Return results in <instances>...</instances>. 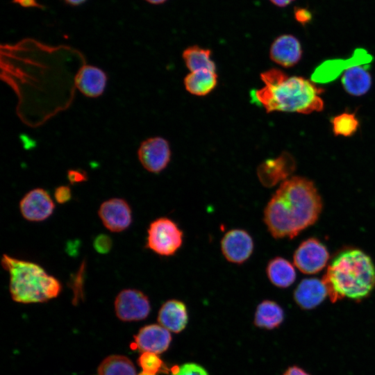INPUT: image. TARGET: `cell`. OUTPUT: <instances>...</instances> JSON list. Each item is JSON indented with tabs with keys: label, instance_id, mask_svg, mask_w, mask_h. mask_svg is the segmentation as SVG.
<instances>
[{
	"label": "cell",
	"instance_id": "6da1fadb",
	"mask_svg": "<svg viewBox=\"0 0 375 375\" xmlns=\"http://www.w3.org/2000/svg\"><path fill=\"white\" fill-rule=\"evenodd\" d=\"M322 209L321 197L312 181L292 176L282 182L268 201L263 221L276 239H292L315 224Z\"/></svg>",
	"mask_w": 375,
	"mask_h": 375
},
{
	"label": "cell",
	"instance_id": "7a4b0ae2",
	"mask_svg": "<svg viewBox=\"0 0 375 375\" xmlns=\"http://www.w3.org/2000/svg\"><path fill=\"white\" fill-rule=\"evenodd\" d=\"M264 86L251 92L252 101L267 112L274 111L310 114L324 108L322 88L300 76H290L272 68L260 74Z\"/></svg>",
	"mask_w": 375,
	"mask_h": 375
},
{
	"label": "cell",
	"instance_id": "3957f363",
	"mask_svg": "<svg viewBox=\"0 0 375 375\" xmlns=\"http://www.w3.org/2000/svg\"><path fill=\"white\" fill-rule=\"evenodd\" d=\"M322 281L332 302L344 298L360 301L375 288V267L362 251L344 250L331 261Z\"/></svg>",
	"mask_w": 375,
	"mask_h": 375
},
{
	"label": "cell",
	"instance_id": "277c9868",
	"mask_svg": "<svg viewBox=\"0 0 375 375\" xmlns=\"http://www.w3.org/2000/svg\"><path fill=\"white\" fill-rule=\"evenodd\" d=\"M1 264L8 272L9 291L16 302H45L56 297L61 291L60 281L37 263L3 254Z\"/></svg>",
	"mask_w": 375,
	"mask_h": 375
},
{
	"label": "cell",
	"instance_id": "5b68a950",
	"mask_svg": "<svg viewBox=\"0 0 375 375\" xmlns=\"http://www.w3.org/2000/svg\"><path fill=\"white\" fill-rule=\"evenodd\" d=\"M183 233L172 219L162 217L151 222L147 229L146 247L161 256H172L181 247Z\"/></svg>",
	"mask_w": 375,
	"mask_h": 375
},
{
	"label": "cell",
	"instance_id": "8992f818",
	"mask_svg": "<svg viewBox=\"0 0 375 375\" xmlns=\"http://www.w3.org/2000/svg\"><path fill=\"white\" fill-rule=\"evenodd\" d=\"M115 310L117 317L125 322L145 319L151 310L148 297L136 289H124L116 297Z\"/></svg>",
	"mask_w": 375,
	"mask_h": 375
},
{
	"label": "cell",
	"instance_id": "52a82bcc",
	"mask_svg": "<svg viewBox=\"0 0 375 375\" xmlns=\"http://www.w3.org/2000/svg\"><path fill=\"white\" fill-rule=\"evenodd\" d=\"M137 154L142 167L153 174L163 171L171 159V149L168 141L159 136L149 138L142 141Z\"/></svg>",
	"mask_w": 375,
	"mask_h": 375
},
{
	"label": "cell",
	"instance_id": "ba28073f",
	"mask_svg": "<svg viewBox=\"0 0 375 375\" xmlns=\"http://www.w3.org/2000/svg\"><path fill=\"white\" fill-rule=\"evenodd\" d=\"M329 253L326 246L316 238L304 240L294 251V265L303 273L313 274L326 266Z\"/></svg>",
	"mask_w": 375,
	"mask_h": 375
},
{
	"label": "cell",
	"instance_id": "9c48e42d",
	"mask_svg": "<svg viewBox=\"0 0 375 375\" xmlns=\"http://www.w3.org/2000/svg\"><path fill=\"white\" fill-rule=\"evenodd\" d=\"M220 244L222 253L226 260L237 265L245 262L252 255L254 249L251 235L241 228L227 231Z\"/></svg>",
	"mask_w": 375,
	"mask_h": 375
},
{
	"label": "cell",
	"instance_id": "30bf717a",
	"mask_svg": "<svg viewBox=\"0 0 375 375\" xmlns=\"http://www.w3.org/2000/svg\"><path fill=\"white\" fill-rule=\"evenodd\" d=\"M103 226L111 232L119 233L127 229L132 222V211L128 203L121 198L103 201L98 210Z\"/></svg>",
	"mask_w": 375,
	"mask_h": 375
},
{
	"label": "cell",
	"instance_id": "8fae6325",
	"mask_svg": "<svg viewBox=\"0 0 375 375\" xmlns=\"http://www.w3.org/2000/svg\"><path fill=\"white\" fill-rule=\"evenodd\" d=\"M55 205L49 193L42 188L28 192L19 201V210L24 219L31 222H42L53 213Z\"/></svg>",
	"mask_w": 375,
	"mask_h": 375
},
{
	"label": "cell",
	"instance_id": "7c38bea8",
	"mask_svg": "<svg viewBox=\"0 0 375 375\" xmlns=\"http://www.w3.org/2000/svg\"><path fill=\"white\" fill-rule=\"evenodd\" d=\"M294 158L288 152L282 153L275 158L260 163L257 167V176L261 184L267 188L285 181L295 169Z\"/></svg>",
	"mask_w": 375,
	"mask_h": 375
},
{
	"label": "cell",
	"instance_id": "4fadbf2b",
	"mask_svg": "<svg viewBox=\"0 0 375 375\" xmlns=\"http://www.w3.org/2000/svg\"><path fill=\"white\" fill-rule=\"evenodd\" d=\"M299 40L293 35L283 34L276 37L269 48V58L275 63L291 67L297 64L302 56Z\"/></svg>",
	"mask_w": 375,
	"mask_h": 375
},
{
	"label": "cell",
	"instance_id": "5bb4252c",
	"mask_svg": "<svg viewBox=\"0 0 375 375\" xmlns=\"http://www.w3.org/2000/svg\"><path fill=\"white\" fill-rule=\"evenodd\" d=\"M372 60V56L365 49L358 48L349 59L329 60L323 62L315 69L312 79L317 83H327L335 79L342 70L354 65L369 63Z\"/></svg>",
	"mask_w": 375,
	"mask_h": 375
},
{
	"label": "cell",
	"instance_id": "9a60e30c",
	"mask_svg": "<svg viewBox=\"0 0 375 375\" xmlns=\"http://www.w3.org/2000/svg\"><path fill=\"white\" fill-rule=\"evenodd\" d=\"M134 339L135 347L139 351L160 354L168 349L172 336L161 325L150 324L142 327Z\"/></svg>",
	"mask_w": 375,
	"mask_h": 375
},
{
	"label": "cell",
	"instance_id": "2e32d148",
	"mask_svg": "<svg viewBox=\"0 0 375 375\" xmlns=\"http://www.w3.org/2000/svg\"><path fill=\"white\" fill-rule=\"evenodd\" d=\"M108 76L101 68L85 65L79 68L74 77V84L79 92L90 98L101 96L106 88Z\"/></svg>",
	"mask_w": 375,
	"mask_h": 375
},
{
	"label": "cell",
	"instance_id": "e0dca14e",
	"mask_svg": "<svg viewBox=\"0 0 375 375\" xmlns=\"http://www.w3.org/2000/svg\"><path fill=\"white\" fill-rule=\"evenodd\" d=\"M328 296L324 282L311 278L302 280L294 292V299L302 309L311 310L322 303Z\"/></svg>",
	"mask_w": 375,
	"mask_h": 375
},
{
	"label": "cell",
	"instance_id": "ac0fdd59",
	"mask_svg": "<svg viewBox=\"0 0 375 375\" xmlns=\"http://www.w3.org/2000/svg\"><path fill=\"white\" fill-rule=\"evenodd\" d=\"M158 321L162 326L173 333L182 331L187 326L188 313L185 304L177 299H170L160 307Z\"/></svg>",
	"mask_w": 375,
	"mask_h": 375
},
{
	"label": "cell",
	"instance_id": "d6986e66",
	"mask_svg": "<svg viewBox=\"0 0 375 375\" xmlns=\"http://www.w3.org/2000/svg\"><path fill=\"white\" fill-rule=\"evenodd\" d=\"M344 90L352 96L366 94L372 86V76L366 66L354 65L347 68L341 78Z\"/></svg>",
	"mask_w": 375,
	"mask_h": 375
},
{
	"label": "cell",
	"instance_id": "ffe728a7",
	"mask_svg": "<svg viewBox=\"0 0 375 375\" xmlns=\"http://www.w3.org/2000/svg\"><path fill=\"white\" fill-rule=\"evenodd\" d=\"M266 273L269 281L274 286L281 288L290 286L296 279L294 266L281 257L274 258L268 262Z\"/></svg>",
	"mask_w": 375,
	"mask_h": 375
},
{
	"label": "cell",
	"instance_id": "44dd1931",
	"mask_svg": "<svg viewBox=\"0 0 375 375\" xmlns=\"http://www.w3.org/2000/svg\"><path fill=\"white\" fill-rule=\"evenodd\" d=\"M217 85L216 71L203 69L190 72L184 78L186 90L196 96H206Z\"/></svg>",
	"mask_w": 375,
	"mask_h": 375
},
{
	"label": "cell",
	"instance_id": "7402d4cb",
	"mask_svg": "<svg viewBox=\"0 0 375 375\" xmlns=\"http://www.w3.org/2000/svg\"><path fill=\"white\" fill-rule=\"evenodd\" d=\"M284 319V311L276 302L264 300L256 310L254 324L261 328L272 330L279 326Z\"/></svg>",
	"mask_w": 375,
	"mask_h": 375
},
{
	"label": "cell",
	"instance_id": "603a6c76",
	"mask_svg": "<svg viewBox=\"0 0 375 375\" xmlns=\"http://www.w3.org/2000/svg\"><path fill=\"white\" fill-rule=\"evenodd\" d=\"M212 51L198 45L188 47L183 51V59L190 72L203 69L216 71L215 62L211 59Z\"/></svg>",
	"mask_w": 375,
	"mask_h": 375
},
{
	"label": "cell",
	"instance_id": "cb8c5ba5",
	"mask_svg": "<svg viewBox=\"0 0 375 375\" xmlns=\"http://www.w3.org/2000/svg\"><path fill=\"white\" fill-rule=\"evenodd\" d=\"M98 375H137L131 360L121 355H112L106 358L99 365Z\"/></svg>",
	"mask_w": 375,
	"mask_h": 375
},
{
	"label": "cell",
	"instance_id": "d4e9b609",
	"mask_svg": "<svg viewBox=\"0 0 375 375\" xmlns=\"http://www.w3.org/2000/svg\"><path fill=\"white\" fill-rule=\"evenodd\" d=\"M333 132L335 136L349 137L353 135L359 127V122L354 113L343 112L331 119Z\"/></svg>",
	"mask_w": 375,
	"mask_h": 375
},
{
	"label": "cell",
	"instance_id": "484cf974",
	"mask_svg": "<svg viewBox=\"0 0 375 375\" xmlns=\"http://www.w3.org/2000/svg\"><path fill=\"white\" fill-rule=\"evenodd\" d=\"M138 364L143 372L150 375H156L166 369L164 362L158 354L151 352H143L138 358Z\"/></svg>",
	"mask_w": 375,
	"mask_h": 375
},
{
	"label": "cell",
	"instance_id": "4316f807",
	"mask_svg": "<svg viewBox=\"0 0 375 375\" xmlns=\"http://www.w3.org/2000/svg\"><path fill=\"white\" fill-rule=\"evenodd\" d=\"M172 375H208V373L202 366L194 362H188L179 366Z\"/></svg>",
	"mask_w": 375,
	"mask_h": 375
},
{
	"label": "cell",
	"instance_id": "83f0119b",
	"mask_svg": "<svg viewBox=\"0 0 375 375\" xmlns=\"http://www.w3.org/2000/svg\"><path fill=\"white\" fill-rule=\"evenodd\" d=\"M93 247L99 253L106 254L111 250L112 240L109 235L100 234L94 238Z\"/></svg>",
	"mask_w": 375,
	"mask_h": 375
},
{
	"label": "cell",
	"instance_id": "f1b7e54d",
	"mask_svg": "<svg viewBox=\"0 0 375 375\" xmlns=\"http://www.w3.org/2000/svg\"><path fill=\"white\" fill-rule=\"evenodd\" d=\"M294 18L302 26H306L312 21V14L311 11L306 8L294 6Z\"/></svg>",
	"mask_w": 375,
	"mask_h": 375
},
{
	"label": "cell",
	"instance_id": "f546056e",
	"mask_svg": "<svg viewBox=\"0 0 375 375\" xmlns=\"http://www.w3.org/2000/svg\"><path fill=\"white\" fill-rule=\"evenodd\" d=\"M54 197L57 203H65L72 198V191L67 185H60L55 190Z\"/></svg>",
	"mask_w": 375,
	"mask_h": 375
},
{
	"label": "cell",
	"instance_id": "4dcf8cb0",
	"mask_svg": "<svg viewBox=\"0 0 375 375\" xmlns=\"http://www.w3.org/2000/svg\"><path fill=\"white\" fill-rule=\"evenodd\" d=\"M67 176L71 184L80 183L88 180L86 172L81 169H69Z\"/></svg>",
	"mask_w": 375,
	"mask_h": 375
},
{
	"label": "cell",
	"instance_id": "1f68e13d",
	"mask_svg": "<svg viewBox=\"0 0 375 375\" xmlns=\"http://www.w3.org/2000/svg\"><path fill=\"white\" fill-rule=\"evenodd\" d=\"M12 2L25 8H36L42 9L44 8V6L40 4L38 0H12Z\"/></svg>",
	"mask_w": 375,
	"mask_h": 375
},
{
	"label": "cell",
	"instance_id": "d6a6232c",
	"mask_svg": "<svg viewBox=\"0 0 375 375\" xmlns=\"http://www.w3.org/2000/svg\"><path fill=\"white\" fill-rule=\"evenodd\" d=\"M283 375H310L306 370L298 366L290 367Z\"/></svg>",
	"mask_w": 375,
	"mask_h": 375
},
{
	"label": "cell",
	"instance_id": "836d02e7",
	"mask_svg": "<svg viewBox=\"0 0 375 375\" xmlns=\"http://www.w3.org/2000/svg\"><path fill=\"white\" fill-rule=\"evenodd\" d=\"M273 5L279 8H284L292 3L295 0H269Z\"/></svg>",
	"mask_w": 375,
	"mask_h": 375
},
{
	"label": "cell",
	"instance_id": "e575fe53",
	"mask_svg": "<svg viewBox=\"0 0 375 375\" xmlns=\"http://www.w3.org/2000/svg\"><path fill=\"white\" fill-rule=\"evenodd\" d=\"M67 4L70 5L72 6H78L80 5H82L85 2H86L88 0H63Z\"/></svg>",
	"mask_w": 375,
	"mask_h": 375
},
{
	"label": "cell",
	"instance_id": "d590c367",
	"mask_svg": "<svg viewBox=\"0 0 375 375\" xmlns=\"http://www.w3.org/2000/svg\"><path fill=\"white\" fill-rule=\"evenodd\" d=\"M144 1L152 5H160L165 3L168 0H144Z\"/></svg>",
	"mask_w": 375,
	"mask_h": 375
},
{
	"label": "cell",
	"instance_id": "8d00e7d4",
	"mask_svg": "<svg viewBox=\"0 0 375 375\" xmlns=\"http://www.w3.org/2000/svg\"><path fill=\"white\" fill-rule=\"evenodd\" d=\"M139 375H150V374H146V373L142 372Z\"/></svg>",
	"mask_w": 375,
	"mask_h": 375
}]
</instances>
